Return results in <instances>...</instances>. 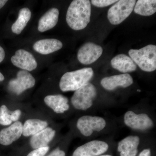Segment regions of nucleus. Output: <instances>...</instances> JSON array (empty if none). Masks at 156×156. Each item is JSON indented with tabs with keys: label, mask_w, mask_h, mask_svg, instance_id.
<instances>
[{
	"label": "nucleus",
	"mask_w": 156,
	"mask_h": 156,
	"mask_svg": "<svg viewBox=\"0 0 156 156\" xmlns=\"http://www.w3.org/2000/svg\"><path fill=\"white\" fill-rule=\"evenodd\" d=\"M124 120L126 126L134 130H146L154 125L152 120L146 114H136L131 111L126 112Z\"/></svg>",
	"instance_id": "6e6552de"
},
{
	"label": "nucleus",
	"mask_w": 156,
	"mask_h": 156,
	"mask_svg": "<svg viewBox=\"0 0 156 156\" xmlns=\"http://www.w3.org/2000/svg\"><path fill=\"white\" fill-rule=\"evenodd\" d=\"M7 2H8V1L7 0H0V9L4 7Z\"/></svg>",
	"instance_id": "c756f323"
},
{
	"label": "nucleus",
	"mask_w": 156,
	"mask_h": 156,
	"mask_svg": "<svg viewBox=\"0 0 156 156\" xmlns=\"http://www.w3.org/2000/svg\"><path fill=\"white\" fill-rule=\"evenodd\" d=\"M109 146L105 141L94 140L79 147L74 151L72 156H98L106 152Z\"/></svg>",
	"instance_id": "1a4fd4ad"
},
{
	"label": "nucleus",
	"mask_w": 156,
	"mask_h": 156,
	"mask_svg": "<svg viewBox=\"0 0 156 156\" xmlns=\"http://www.w3.org/2000/svg\"><path fill=\"white\" fill-rule=\"evenodd\" d=\"M91 5L88 0H74L71 3L66 13L68 25L74 30L86 28L90 20Z\"/></svg>",
	"instance_id": "f257e3e1"
},
{
	"label": "nucleus",
	"mask_w": 156,
	"mask_h": 156,
	"mask_svg": "<svg viewBox=\"0 0 156 156\" xmlns=\"http://www.w3.org/2000/svg\"><path fill=\"white\" fill-rule=\"evenodd\" d=\"M11 61L14 66L24 70L31 71L36 69L37 63L31 53L22 50H17L14 56L11 58Z\"/></svg>",
	"instance_id": "9b49d317"
},
{
	"label": "nucleus",
	"mask_w": 156,
	"mask_h": 156,
	"mask_svg": "<svg viewBox=\"0 0 156 156\" xmlns=\"http://www.w3.org/2000/svg\"><path fill=\"white\" fill-rule=\"evenodd\" d=\"M140 138L131 135L125 137L118 144V151L120 156H136L138 152Z\"/></svg>",
	"instance_id": "4468645a"
},
{
	"label": "nucleus",
	"mask_w": 156,
	"mask_h": 156,
	"mask_svg": "<svg viewBox=\"0 0 156 156\" xmlns=\"http://www.w3.org/2000/svg\"><path fill=\"white\" fill-rule=\"evenodd\" d=\"M94 73L91 68H85L65 73L59 82V88L64 92L75 91L89 83Z\"/></svg>",
	"instance_id": "f03ea898"
},
{
	"label": "nucleus",
	"mask_w": 156,
	"mask_h": 156,
	"mask_svg": "<svg viewBox=\"0 0 156 156\" xmlns=\"http://www.w3.org/2000/svg\"><path fill=\"white\" fill-rule=\"evenodd\" d=\"M31 17V12L28 8H23L19 11L18 18L11 27V30L14 33L20 34L21 32Z\"/></svg>",
	"instance_id": "4be33fe9"
},
{
	"label": "nucleus",
	"mask_w": 156,
	"mask_h": 156,
	"mask_svg": "<svg viewBox=\"0 0 156 156\" xmlns=\"http://www.w3.org/2000/svg\"><path fill=\"white\" fill-rule=\"evenodd\" d=\"M136 14L144 16H149L156 11L155 0H138L134 7Z\"/></svg>",
	"instance_id": "412c9836"
},
{
	"label": "nucleus",
	"mask_w": 156,
	"mask_h": 156,
	"mask_svg": "<svg viewBox=\"0 0 156 156\" xmlns=\"http://www.w3.org/2000/svg\"><path fill=\"white\" fill-rule=\"evenodd\" d=\"M118 1L113 0H92L91 1L92 5L99 8L107 7L116 2Z\"/></svg>",
	"instance_id": "b1692460"
},
{
	"label": "nucleus",
	"mask_w": 156,
	"mask_h": 156,
	"mask_svg": "<svg viewBox=\"0 0 156 156\" xmlns=\"http://www.w3.org/2000/svg\"><path fill=\"white\" fill-rule=\"evenodd\" d=\"M133 83V78L128 73L106 77L101 81L102 87L109 91L114 90L118 87L127 88L131 86Z\"/></svg>",
	"instance_id": "f8f14e48"
},
{
	"label": "nucleus",
	"mask_w": 156,
	"mask_h": 156,
	"mask_svg": "<svg viewBox=\"0 0 156 156\" xmlns=\"http://www.w3.org/2000/svg\"><path fill=\"white\" fill-rule=\"evenodd\" d=\"M97 95L95 86L90 83L76 90L71 98L73 106L79 110L86 111L93 105V102Z\"/></svg>",
	"instance_id": "20e7f679"
},
{
	"label": "nucleus",
	"mask_w": 156,
	"mask_h": 156,
	"mask_svg": "<svg viewBox=\"0 0 156 156\" xmlns=\"http://www.w3.org/2000/svg\"><path fill=\"white\" fill-rule=\"evenodd\" d=\"M23 124L19 121L15 122L9 127L0 131V144L11 145L20 138L22 135Z\"/></svg>",
	"instance_id": "ddd939ff"
},
{
	"label": "nucleus",
	"mask_w": 156,
	"mask_h": 156,
	"mask_svg": "<svg viewBox=\"0 0 156 156\" xmlns=\"http://www.w3.org/2000/svg\"><path fill=\"white\" fill-rule=\"evenodd\" d=\"M4 80H5V77L2 73H0V82L4 81Z\"/></svg>",
	"instance_id": "7c9ffc66"
},
{
	"label": "nucleus",
	"mask_w": 156,
	"mask_h": 156,
	"mask_svg": "<svg viewBox=\"0 0 156 156\" xmlns=\"http://www.w3.org/2000/svg\"><path fill=\"white\" fill-rule=\"evenodd\" d=\"M48 125L47 121L38 119L27 120L23 125L22 135L26 137L33 136L47 128Z\"/></svg>",
	"instance_id": "aec40b11"
},
{
	"label": "nucleus",
	"mask_w": 156,
	"mask_h": 156,
	"mask_svg": "<svg viewBox=\"0 0 156 156\" xmlns=\"http://www.w3.org/2000/svg\"><path fill=\"white\" fill-rule=\"evenodd\" d=\"M134 63L144 71L151 72L156 69V46L150 44L139 49H131L128 52Z\"/></svg>",
	"instance_id": "7ed1b4c3"
},
{
	"label": "nucleus",
	"mask_w": 156,
	"mask_h": 156,
	"mask_svg": "<svg viewBox=\"0 0 156 156\" xmlns=\"http://www.w3.org/2000/svg\"><path fill=\"white\" fill-rule=\"evenodd\" d=\"M138 156H151L150 150L149 149H145L140 153Z\"/></svg>",
	"instance_id": "cd10ccee"
},
{
	"label": "nucleus",
	"mask_w": 156,
	"mask_h": 156,
	"mask_svg": "<svg viewBox=\"0 0 156 156\" xmlns=\"http://www.w3.org/2000/svg\"><path fill=\"white\" fill-rule=\"evenodd\" d=\"M11 112L5 105L0 107V125L7 126L12 124Z\"/></svg>",
	"instance_id": "5701e85b"
},
{
	"label": "nucleus",
	"mask_w": 156,
	"mask_h": 156,
	"mask_svg": "<svg viewBox=\"0 0 156 156\" xmlns=\"http://www.w3.org/2000/svg\"><path fill=\"white\" fill-rule=\"evenodd\" d=\"M59 11L56 8H52L47 11L39 20L38 30L44 32L53 28L58 22Z\"/></svg>",
	"instance_id": "6ab92c4d"
},
{
	"label": "nucleus",
	"mask_w": 156,
	"mask_h": 156,
	"mask_svg": "<svg viewBox=\"0 0 156 156\" xmlns=\"http://www.w3.org/2000/svg\"><path fill=\"white\" fill-rule=\"evenodd\" d=\"M48 156H66V153L64 151L57 148L51 152Z\"/></svg>",
	"instance_id": "bb28decb"
},
{
	"label": "nucleus",
	"mask_w": 156,
	"mask_h": 156,
	"mask_svg": "<svg viewBox=\"0 0 156 156\" xmlns=\"http://www.w3.org/2000/svg\"><path fill=\"white\" fill-rule=\"evenodd\" d=\"M112 66L121 72L126 73L136 70V64L131 57L124 54L115 56L111 61Z\"/></svg>",
	"instance_id": "a211bd4d"
},
{
	"label": "nucleus",
	"mask_w": 156,
	"mask_h": 156,
	"mask_svg": "<svg viewBox=\"0 0 156 156\" xmlns=\"http://www.w3.org/2000/svg\"><path fill=\"white\" fill-rule=\"evenodd\" d=\"M44 101L56 113H63L69 108L68 99L62 95H48L45 97Z\"/></svg>",
	"instance_id": "dca6fc26"
},
{
	"label": "nucleus",
	"mask_w": 156,
	"mask_h": 156,
	"mask_svg": "<svg viewBox=\"0 0 156 156\" xmlns=\"http://www.w3.org/2000/svg\"><path fill=\"white\" fill-rule=\"evenodd\" d=\"M56 131L47 127L37 134L33 135L30 140V146L34 149L48 146V144L54 138Z\"/></svg>",
	"instance_id": "2eb2a0df"
},
{
	"label": "nucleus",
	"mask_w": 156,
	"mask_h": 156,
	"mask_svg": "<svg viewBox=\"0 0 156 156\" xmlns=\"http://www.w3.org/2000/svg\"><path fill=\"white\" fill-rule=\"evenodd\" d=\"M136 3L135 0H121L112 6L108 12V18L111 23L118 25L131 14Z\"/></svg>",
	"instance_id": "39448f33"
},
{
	"label": "nucleus",
	"mask_w": 156,
	"mask_h": 156,
	"mask_svg": "<svg viewBox=\"0 0 156 156\" xmlns=\"http://www.w3.org/2000/svg\"><path fill=\"white\" fill-rule=\"evenodd\" d=\"M105 120L99 116L84 115L79 118L76 127L80 132L85 136L92 135L94 131H102L106 126Z\"/></svg>",
	"instance_id": "423d86ee"
},
{
	"label": "nucleus",
	"mask_w": 156,
	"mask_h": 156,
	"mask_svg": "<svg viewBox=\"0 0 156 156\" xmlns=\"http://www.w3.org/2000/svg\"><path fill=\"white\" fill-rule=\"evenodd\" d=\"M62 46V43L57 39H43L36 42L33 49L40 54L48 55L60 50Z\"/></svg>",
	"instance_id": "f3484780"
},
{
	"label": "nucleus",
	"mask_w": 156,
	"mask_h": 156,
	"mask_svg": "<svg viewBox=\"0 0 156 156\" xmlns=\"http://www.w3.org/2000/svg\"><path fill=\"white\" fill-rule=\"evenodd\" d=\"M21 115V111L20 109H17L11 112V120L12 122H16L18 121Z\"/></svg>",
	"instance_id": "a878e982"
},
{
	"label": "nucleus",
	"mask_w": 156,
	"mask_h": 156,
	"mask_svg": "<svg viewBox=\"0 0 156 156\" xmlns=\"http://www.w3.org/2000/svg\"><path fill=\"white\" fill-rule=\"evenodd\" d=\"M5 50L2 47L0 46V62H2L4 60V58H5Z\"/></svg>",
	"instance_id": "c85d7f7f"
},
{
	"label": "nucleus",
	"mask_w": 156,
	"mask_h": 156,
	"mask_svg": "<svg viewBox=\"0 0 156 156\" xmlns=\"http://www.w3.org/2000/svg\"><path fill=\"white\" fill-rule=\"evenodd\" d=\"M49 146L39 148L32 151L27 156H44L49 150Z\"/></svg>",
	"instance_id": "393cba45"
},
{
	"label": "nucleus",
	"mask_w": 156,
	"mask_h": 156,
	"mask_svg": "<svg viewBox=\"0 0 156 156\" xmlns=\"http://www.w3.org/2000/svg\"><path fill=\"white\" fill-rule=\"evenodd\" d=\"M137 91H139V92H140V90H137Z\"/></svg>",
	"instance_id": "473e14b6"
},
{
	"label": "nucleus",
	"mask_w": 156,
	"mask_h": 156,
	"mask_svg": "<svg viewBox=\"0 0 156 156\" xmlns=\"http://www.w3.org/2000/svg\"><path fill=\"white\" fill-rule=\"evenodd\" d=\"M34 78L27 71L20 70L17 73V78L12 79L9 83L11 92L19 95L27 89L33 88L35 84Z\"/></svg>",
	"instance_id": "0eeeda50"
},
{
	"label": "nucleus",
	"mask_w": 156,
	"mask_h": 156,
	"mask_svg": "<svg viewBox=\"0 0 156 156\" xmlns=\"http://www.w3.org/2000/svg\"><path fill=\"white\" fill-rule=\"evenodd\" d=\"M103 49L93 43L84 44L78 51L77 58L82 64L89 65L95 62L102 55Z\"/></svg>",
	"instance_id": "9d476101"
},
{
	"label": "nucleus",
	"mask_w": 156,
	"mask_h": 156,
	"mask_svg": "<svg viewBox=\"0 0 156 156\" xmlns=\"http://www.w3.org/2000/svg\"><path fill=\"white\" fill-rule=\"evenodd\" d=\"M98 156H112L111 155L109 154H104V155H100Z\"/></svg>",
	"instance_id": "2f4dec72"
}]
</instances>
